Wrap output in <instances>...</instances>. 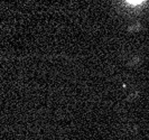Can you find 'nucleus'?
<instances>
[{
	"instance_id": "1",
	"label": "nucleus",
	"mask_w": 149,
	"mask_h": 140,
	"mask_svg": "<svg viewBox=\"0 0 149 140\" xmlns=\"http://www.w3.org/2000/svg\"><path fill=\"white\" fill-rule=\"evenodd\" d=\"M129 3H132V5H138V3H140L142 1H145V0H127Z\"/></svg>"
}]
</instances>
